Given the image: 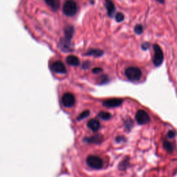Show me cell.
I'll return each instance as SVG.
<instances>
[{
  "label": "cell",
  "instance_id": "obj_1",
  "mask_svg": "<svg viewBox=\"0 0 177 177\" xmlns=\"http://www.w3.org/2000/svg\"><path fill=\"white\" fill-rule=\"evenodd\" d=\"M125 76L131 81H138L142 77V71L138 67H129L125 71Z\"/></svg>",
  "mask_w": 177,
  "mask_h": 177
},
{
  "label": "cell",
  "instance_id": "obj_2",
  "mask_svg": "<svg viewBox=\"0 0 177 177\" xmlns=\"http://www.w3.org/2000/svg\"><path fill=\"white\" fill-rule=\"evenodd\" d=\"M77 11V5L73 0H68L63 6V12L67 16H73Z\"/></svg>",
  "mask_w": 177,
  "mask_h": 177
},
{
  "label": "cell",
  "instance_id": "obj_3",
  "mask_svg": "<svg viewBox=\"0 0 177 177\" xmlns=\"http://www.w3.org/2000/svg\"><path fill=\"white\" fill-rule=\"evenodd\" d=\"M153 48L154 51L153 63L156 67H159L163 62V58H164L163 53L159 45L154 44Z\"/></svg>",
  "mask_w": 177,
  "mask_h": 177
},
{
  "label": "cell",
  "instance_id": "obj_4",
  "mask_svg": "<svg viewBox=\"0 0 177 177\" xmlns=\"http://www.w3.org/2000/svg\"><path fill=\"white\" fill-rule=\"evenodd\" d=\"M86 163L94 169H101L103 167V161L97 156H89L86 158Z\"/></svg>",
  "mask_w": 177,
  "mask_h": 177
},
{
  "label": "cell",
  "instance_id": "obj_5",
  "mask_svg": "<svg viewBox=\"0 0 177 177\" xmlns=\"http://www.w3.org/2000/svg\"><path fill=\"white\" fill-rule=\"evenodd\" d=\"M62 103L66 107H73L76 103V98L71 93H66L62 97Z\"/></svg>",
  "mask_w": 177,
  "mask_h": 177
},
{
  "label": "cell",
  "instance_id": "obj_6",
  "mask_svg": "<svg viewBox=\"0 0 177 177\" xmlns=\"http://www.w3.org/2000/svg\"><path fill=\"white\" fill-rule=\"evenodd\" d=\"M136 120L141 125H145L150 121L148 114L144 110H139L136 114Z\"/></svg>",
  "mask_w": 177,
  "mask_h": 177
},
{
  "label": "cell",
  "instance_id": "obj_7",
  "mask_svg": "<svg viewBox=\"0 0 177 177\" xmlns=\"http://www.w3.org/2000/svg\"><path fill=\"white\" fill-rule=\"evenodd\" d=\"M51 69L54 72L60 74L67 73V68L61 61H55L51 65Z\"/></svg>",
  "mask_w": 177,
  "mask_h": 177
},
{
  "label": "cell",
  "instance_id": "obj_8",
  "mask_svg": "<svg viewBox=\"0 0 177 177\" xmlns=\"http://www.w3.org/2000/svg\"><path fill=\"white\" fill-rule=\"evenodd\" d=\"M123 102L120 98H111L103 102V105L107 107H119Z\"/></svg>",
  "mask_w": 177,
  "mask_h": 177
},
{
  "label": "cell",
  "instance_id": "obj_9",
  "mask_svg": "<svg viewBox=\"0 0 177 177\" xmlns=\"http://www.w3.org/2000/svg\"><path fill=\"white\" fill-rule=\"evenodd\" d=\"M105 7L107 8V14L109 17H113L116 11V7H115L114 3L112 0H105Z\"/></svg>",
  "mask_w": 177,
  "mask_h": 177
},
{
  "label": "cell",
  "instance_id": "obj_10",
  "mask_svg": "<svg viewBox=\"0 0 177 177\" xmlns=\"http://www.w3.org/2000/svg\"><path fill=\"white\" fill-rule=\"evenodd\" d=\"M67 63L68 64L71 65V66H79L80 64V62L79 58L75 56V55H69V56H68L67 58Z\"/></svg>",
  "mask_w": 177,
  "mask_h": 177
},
{
  "label": "cell",
  "instance_id": "obj_11",
  "mask_svg": "<svg viewBox=\"0 0 177 177\" xmlns=\"http://www.w3.org/2000/svg\"><path fill=\"white\" fill-rule=\"evenodd\" d=\"M87 126L90 129H91L94 132H96V131H98L99 128H100V122H99L98 120L91 119L88 122Z\"/></svg>",
  "mask_w": 177,
  "mask_h": 177
},
{
  "label": "cell",
  "instance_id": "obj_12",
  "mask_svg": "<svg viewBox=\"0 0 177 177\" xmlns=\"http://www.w3.org/2000/svg\"><path fill=\"white\" fill-rule=\"evenodd\" d=\"M103 54V51L100 50V49H90L85 54L86 55H91L94 57H100Z\"/></svg>",
  "mask_w": 177,
  "mask_h": 177
},
{
  "label": "cell",
  "instance_id": "obj_13",
  "mask_svg": "<svg viewBox=\"0 0 177 177\" xmlns=\"http://www.w3.org/2000/svg\"><path fill=\"white\" fill-rule=\"evenodd\" d=\"M45 2L54 11L60 8V0H45Z\"/></svg>",
  "mask_w": 177,
  "mask_h": 177
},
{
  "label": "cell",
  "instance_id": "obj_14",
  "mask_svg": "<svg viewBox=\"0 0 177 177\" xmlns=\"http://www.w3.org/2000/svg\"><path fill=\"white\" fill-rule=\"evenodd\" d=\"M73 33H74L73 27L71 26H67L66 29H65V30H64V35H65L64 38L71 40L73 38Z\"/></svg>",
  "mask_w": 177,
  "mask_h": 177
},
{
  "label": "cell",
  "instance_id": "obj_15",
  "mask_svg": "<svg viewBox=\"0 0 177 177\" xmlns=\"http://www.w3.org/2000/svg\"><path fill=\"white\" fill-rule=\"evenodd\" d=\"M102 136L101 135H95L94 136H92L91 138H88L86 139L89 142H95V143H98V142H100L102 141Z\"/></svg>",
  "mask_w": 177,
  "mask_h": 177
},
{
  "label": "cell",
  "instance_id": "obj_16",
  "mask_svg": "<svg viewBox=\"0 0 177 177\" xmlns=\"http://www.w3.org/2000/svg\"><path fill=\"white\" fill-rule=\"evenodd\" d=\"M163 146L169 152H172L174 151V145L169 141H165L163 142Z\"/></svg>",
  "mask_w": 177,
  "mask_h": 177
},
{
  "label": "cell",
  "instance_id": "obj_17",
  "mask_svg": "<svg viewBox=\"0 0 177 177\" xmlns=\"http://www.w3.org/2000/svg\"><path fill=\"white\" fill-rule=\"evenodd\" d=\"M98 116L103 120H108L111 117V115L110 113L106 112V111H101V112L99 113Z\"/></svg>",
  "mask_w": 177,
  "mask_h": 177
},
{
  "label": "cell",
  "instance_id": "obj_18",
  "mask_svg": "<svg viewBox=\"0 0 177 177\" xmlns=\"http://www.w3.org/2000/svg\"><path fill=\"white\" fill-rule=\"evenodd\" d=\"M99 84L100 85H104V84H106L109 82V77L107 75H102L98 79Z\"/></svg>",
  "mask_w": 177,
  "mask_h": 177
},
{
  "label": "cell",
  "instance_id": "obj_19",
  "mask_svg": "<svg viewBox=\"0 0 177 177\" xmlns=\"http://www.w3.org/2000/svg\"><path fill=\"white\" fill-rule=\"evenodd\" d=\"M134 32L137 34V35H141V33L143 32V26L141 24H137L134 27Z\"/></svg>",
  "mask_w": 177,
  "mask_h": 177
},
{
  "label": "cell",
  "instance_id": "obj_20",
  "mask_svg": "<svg viewBox=\"0 0 177 177\" xmlns=\"http://www.w3.org/2000/svg\"><path fill=\"white\" fill-rule=\"evenodd\" d=\"M115 18H116V20L118 22H121L123 21L125 19V15H124L122 13H118L116 16H115Z\"/></svg>",
  "mask_w": 177,
  "mask_h": 177
},
{
  "label": "cell",
  "instance_id": "obj_21",
  "mask_svg": "<svg viewBox=\"0 0 177 177\" xmlns=\"http://www.w3.org/2000/svg\"><path fill=\"white\" fill-rule=\"evenodd\" d=\"M89 114H90V112H89V110H86V111H83V112L80 114V115L79 116L78 120H82V119H85V118L87 117V116H89Z\"/></svg>",
  "mask_w": 177,
  "mask_h": 177
},
{
  "label": "cell",
  "instance_id": "obj_22",
  "mask_svg": "<svg viewBox=\"0 0 177 177\" xmlns=\"http://www.w3.org/2000/svg\"><path fill=\"white\" fill-rule=\"evenodd\" d=\"M92 72L95 74H98L102 72V68H94L92 70Z\"/></svg>",
  "mask_w": 177,
  "mask_h": 177
},
{
  "label": "cell",
  "instance_id": "obj_23",
  "mask_svg": "<svg viewBox=\"0 0 177 177\" xmlns=\"http://www.w3.org/2000/svg\"><path fill=\"white\" fill-rule=\"evenodd\" d=\"M150 43L145 42V43H143V44H142L141 47H142V49H143V50H147V49H148L149 48H150Z\"/></svg>",
  "mask_w": 177,
  "mask_h": 177
},
{
  "label": "cell",
  "instance_id": "obj_24",
  "mask_svg": "<svg viewBox=\"0 0 177 177\" xmlns=\"http://www.w3.org/2000/svg\"><path fill=\"white\" fill-rule=\"evenodd\" d=\"M90 65H91V64H90L89 62H85L82 64V68L85 69H87L88 68H89Z\"/></svg>",
  "mask_w": 177,
  "mask_h": 177
},
{
  "label": "cell",
  "instance_id": "obj_25",
  "mask_svg": "<svg viewBox=\"0 0 177 177\" xmlns=\"http://www.w3.org/2000/svg\"><path fill=\"white\" fill-rule=\"evenodd\" d=\"M175 132L172 131V130H171V131H170L168 133H167V136H168V137L170 138H174L175 137Z\"/></svg>",
  "mask_w": 177,
  "mask_h": 177
},
{
  "label": "cell",
  "instance_id": "obj_26",
  "mask_svg": "<svg viewBox=\"0 0 177 177\" xmlns=\"http://www.w3.org/2000/svg\"><path fill=\"white\" fill-rule=\"evenodd\" d=\"M157 1L161 3V4H164V2H165V0H157Z\"/></svg>",
  "mask_w": 177,
  "mask_h": 177
}]
</instances>
